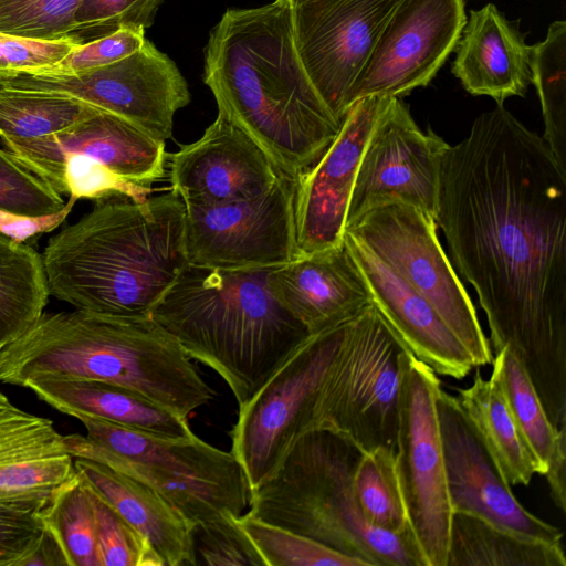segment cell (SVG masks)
Listing matches in <instances>:
<instances>
[{
	"mask_svg": "<svg viewBox=\"0 0 566 566\" xmlns=\"http://www.w3.org/2000/svg\"><path fill=\"white\" fill-rule=\"evenodd\" d=\"M268 285L311 335L340 326L373 304L344 242L272 268Z\"/></svg>",
	"mask_w": 566,
	"mask_h": 566,
	"instance_id": "cell-22",
	"label": "cell"
},
{
	"mask_svg": "<svg viewBox=\"0 0 566 566\" xmlns=\"http://www.w3.org/2000/svg\"><path fill=\"white\" fill-rule=\"evenodd\" d=\"M145 41V30L118 29L77 44L56 65L39 73L72 75L99 69L133 54Z\"/></svg>",
	"mask_w": 566,
	"mask_h": 566,
	"instance_id": "cell-43",
	"label": "cell"
},
{
	"mask_svg": "<svg viewBox=\"0 0 566 566\" xmlns=\"http://www.w3.org/2000/svg\"><path fill=\"white\" fill-rule=\"evenodd\" d=\"M74 474V458L53 422L0 390V503L42 509Z\"/></svg>",
	"mask_w": 566,
	"mask_h": 566,
	"instance_id": "cell-23",
	"label": "cell"
},
{
	"mask_svg": "<svg viewBox=\"0 0 566 566\" xmlns=\"http://www.w3.org/2000/svg\"><path fill=\"white\" fill-rule=\"evenodd\" d=\"M87 490L95 515L98 566H164L143 536L102 497Z\"/></svg>",
	"mask_w": 566,
	"mask_h": 566,
	"instance_id": "cell-37",
	"label": "cell"
},
{
	"mask_svg": "<svg viewBox=\"0 0 566 566\" xmlns=\"http://www.w3.org/2000/svg\"><path fill=\"white\" fill-rule=\"evenodd\" d=\"M353 485L358 507L369 525L415 542L396 472L394 448L380 446L361 452Z\"/></svg>",
	"mask_w": 566,
	"mask_h": 566,
	"instance_id": "cell-32",
	"label": "cell"
},
{
	"mask_svg": "<svg viewBox=\"0 0 566 566\" xmlns=\"http://www.w3.org/2000/svg\"><path fill=\"white\" fill-rule=\"evenodd\" d=\"M170 190L185 206H211L266 192L282 172L242 129L218 113L196 142L167 155Z\"/></svg>",
	"mask_w": 566,
	"mask_h": 566,
	"instance_id": "cell-19",
	"label": "cell"
},
{
	"mask_svg": "<svg viewBox=\"0 0 566 566\" xmlns=\"http://www.w3.org/2000/svg\"><path fill=\"white\" fill-rule=\"evenodd\" d=\"M49 295L42 255L0 234V347L29 328Z\"/></svg>",
	"mask_w": 566,
	"mask_h": 566,
	"instance_id": "cell-29",
	"label": "cell"
},
{
	"mask_svg": "<svg viewBox=\"0 0 566 566\" xmlns=\"http://www.w3.org/2000/svg\"><path fill=\"white\" fill-rule=\"evenodd\" d=\"M202 78L218 113L289 177L312 167L340 128L297 55L289 0L228 9L209 32Z\"/></svg>",
	"mask_w": 566,
	"mask_h": 566,
	"instance_id": "cell-2",
	"label": "cell"
},
{
	"mask_svg": "<svg viewBox=\"0 0 566 566\" xmlns=\"http://www.w3.org/2000/svg\"><path fill=\"white\" fill-rule=\"evenodd\" d=\"M455 53L452 73L472 95L503 105L532 83V45L493 3L470 11Z\"/></svg>",
	"mask_w": 566,
	"mask_h": 566,
	"instance_id": "cell-24",
	"label": "cell"
},
{
	"mask_svg": "<svg viewBox=\"0 0 566 566\" xmlns=\"http://www.w3.org/2000/svg\"><path fill=\"white\" fill-rule=\"evenodd\" d=\"M81 43L72 35L39 39L0 32V75L49 70Z\"/></svg>",
	"mask_w": 566,
	"mask_h": 566,
	"instance_id": "cell-42",
	"label": "cell"
},
{
	"mask_svg": "<svg viewBox=\"0 0 566 566\" xmlns=\"http://www.w3.org/2000/svg\"><path fill=\"white\" fill-rule=\"evenodd\" d=\"M2 144L43 180L64 156L82 155L147 188L164 177L168 155L165 142L101 109L54 135Z\"/></svg>",
	"mask_w": 566,
	"mask_h": 566,
	"instance_id": "cell-20",
	"label": "cell"
},
{
	"mask_svg": "<svg viewBox=\"0 0 566 566\" xmlns=\"http://www.w3.org/2000/svg\"><path fill=\"white\" fill-rule=\"evenodd\" d=\"M447 144L421 130L399 97L376 123L363 151L346 223L376 207L402 202L436 220L440 161Z\"/></svg>",
	"mask_w": 566,
	"mask_h": 566,
	"instance_id": "cell-15",
	"label": "cell"
},
{
	"mask_svg": "<svg viewBox=\"0 0 566 566\" xmlns=\"http://www.w3.org/2000/svg\"><path fill=\"white\" fill-rule=\"evenodd\" d=\"M163 1L81 0L71 35L84 43L123 28L146 30Z\"/></svg>",
	"mask_w": 566,
	"mask_h": 566,
	"instance_id": "cell-39",
	"label": "cell"
},
{
	"mask_svg": "<svg viewBox=\"0 0 566 566\" xmlns=\"http://www.w3.org/2000/svg\"><path fill=\"white\" fill-rule=\"evenodd\" d=\"M41 509L0 503V566H22L40 543Z\"/></svg>",
	"mask_w": 566,
	"mask_h": 566,
	"instance_id": "cell-44",
	"label": "cell"
},
{
	"mask_svg": "<svg viewBox=\"0 0 566 566\" xmlns=\"http://www.w3.org/2000/svg\"><path fill=\"white\" fill-rule=\"evenodd\" d=\"M41 400L76 419H101L154 436L188 439L195 433L184 418L127 387L92 379L46 378L29 382Z\"/></svg>",
	"mask_w": 566,
	"mask_h": 566,
	"instance_id": "cell-26",
	"label": "cell"
},
{
	"mask_svg": "<svg viewBox=\"0 0 566 566\" xmlns=\"http://www.w3.org/2000/svg\"><path fill=\"white\" fill-rule=\"evenodd\" d=\"M271 269L187 264L150 312L190 359L227 382L239 406L312 336L273 296Z\"/></svg>",
	"mask_w": 566,
	"mask_h": 566,
	"instance_id": "cell-5",
	"label": "cell"
},
{
	"mask_svg": "<svg viewBox=\"0 0 566 566\" xmlns=\"http://www.w3.org/2000/svg\"><path fill=\"white\" fill-rule=\"evenodd\" d=\"M76 474L112 506L163 560L164 566H196L193 527L157 491L103 462L74 458Z\"/></svg>",
	"mask_w": 566,
	"mask_h": 566,
	"instance_id": "cell-25",
	"label": "cell"
},
{
	"mask_svg": "<svg viewBox=\"0 0 566 566\" xmlns=\"http://www.w3.org/2000/svg\"><path fill=\"white\" fill-rule=\"evenodd\" d=\"M532 83L544 119L543 139L566 170V21L548 27L546 38L532 45Z\"/></svg>",
	"mask_w": 566,
	"mask_h": 566,
	"instance_id": "cell-34",
	"label": "cell"
},
{
	"mask_svg": "<svg viewBox=\"0 0 566 566\" xmlns=\"http://www.w3.org/2000/svg\"><path fill=\"white\" fill-rule=\"evenodd\" d=\"M446 566H566L562 544L530 538L481 517L453 513Z\"/></svg>",
	"mask_w": 566,
	"mask_h": 566,
	"instance_id": "cell-28",
	"label": "cell"
},
{
	"mask_svg": "<svg viewBox=\"0 0 566 566\" xmlns=\"http://www.w3.org/2000/svg\"><path fill=\"white\" fill-rule=\"evenodd\" d=\"M438 375L411 356L395 447L396 472L424 566H446L452 507L437 412Z\"/></svg>",
	"mask_w": 566,
	"mask_h": 566,
	"instance_id": "cell-11",
	"label": "cell"
},
{
	"mask_svg": "<svg viewBox=\"0 0 566 566\" xmlns=\"http://www.w3.org/2000/svg\"><path fill=\"white\" fill-rule=\"evenodd\" d=\"M70 197L62 209L43 216H25L0 209V234L20 243L60 227L72 211L75 202Z\"/></svg>",
	"mask_w": 566,
	"mask_h": 566,
	"instance_id": "cell-45",
	"label": "cell"
},
{
	"mask_svg": "<svg viewBox=\"0 0 566 566\" xmlns=\"http://www.w3.org/2000/svg\"><path fill=\"white\" fill-rule=\"evenodd\" d=\"M436 223L485 313L492 353H512L565 427L566 170L497 105L444 150Z\"/></svg>",
	"mask_w": 566,
	"mask_h": 566,
	"instance_id": "cell-1",
	"label": "cell"
},
{
	"mask_svg": "<svg viewBox=\"0 0 566 566\" xmlns=\"http://www.w3.org/2000/svg\"><path fill=\"white\" fill-rule=\"evenodd\" d=\"M95 111L65 96L0 86V138L22 142L54 135Z\"/></svg>",
	"mask_w": 566,
	"mask_h": 566,
	"instance_id": "cell-31",
	"label": "cell"
},
{
	"mask_svg": "<svg viewBox=\"0 0 566 566\" xmlns=\"http://www.w3.org/2000/svg\"><path fill=\"white\" fill-rule=\"evenodd\" d=\"M360 453L334 432H306L274 473L251 490L247 513L359 559L365 566H424L412 539L365 521L353 485Z\"/></svg>",
	"mask_w": 566,
	"mask_h": 566,
	"instance_id": "cell-6",
	"label": "cell"
},
{
	"mask_svg": "<svg viewBox=\"0 0 566 566\" xmlns=\"http://www.w3.org/2000/svg\"><path fill=\"white\" fill-rule=\"evenodd\" d=\"M371 303L417 359L437 375L462 379L474 368L472 358L438 312L388 264L361 242L344 233Z\"/></svg>",
	"mask_w": 566,
	"mask_h": 566,
	"instance_id": "cell-21",
	"label": "cell"
},
{
	"mask_svg": "<svg viewBox=\"0 0 566 566\" xmlns=\"http://www.w3.org/2000/svg\"><path fill=\"white\" fill-rule=\"evenodd\" d=\"M296 178L284 174L263 195L186 207L188 264L223 271L275 268L296 256Z\"/></svg>",
	"mask_w": 566,
	"mask_h": 566,
	"instance_id": "cell-13",
	"label": "cell"
},
{
	"mask_svg": "<svg viewBox=\"0 0 566 566\" xmlns=\"http://www.w3.org/2000/svg\"><path fill=\"white\" fill-rule=\"evenodd\" d=\"M60 195H69L75 200H104L113 197L145 201L154 191L127 181L106 166L82 155L64 156L44 177Z\"/></svg>",
	"mask_w": 566,
	"mask_h": 566,
	"instance_id": "cell-36",
	"label": "cell"
},
{
	"mask_svg": "<svg viewBox=\"0 0 566 566\" xmlns=\"http://www.w3.org/2000/svg\"><path fill=\"white\" fill-rule=\"evenodd\" d=\"M304 1H307V0H289L290 4H297V3H302Z\"/></svg>",
	"mask_w": 566,
	"mask_h": 566,
	"instance_id": "cell-47",
	"label": "cell"
},
{
	"mask_svg": "<svg viewBox=\"0 0 566 566\" xmlns=\"http://www.w3.org/2000/svg\"><path fill=\"white\" fill-rule=\"evenodd\" d=\"M39 515L66 566H98L93 504L76 472L55 490Z\"/></svg>",
	"mask_w": 566,
	"mask_h": 566,
	"instance_id": "cell-33",
	"label": "cell"
},
{
	"mask_svg": "<svg viewBox=\"0 0 566 566\" xmlns=\"http://www.w3.org/2000/svg\"><path fill=\"white\" fill-rule=\"evenodd\" d=\"M46 378L120 385L187 419L214 397L180 345L150 315L43 312L2 347L0 381L25 387Z\"/></svg>",
	"mask_w": 566,
	"mask_h": 566,
	"instance_id": "cell-4",
	"label": "cell"
},
{
	"mask_svg": "<svg viewBox=\"0 0 566 566\" xmlns=\"http://www.w3.org/2000/svg\"><path fill=\"white\" fill-rule=\"evenodd\" d=\"M465 21L464 0H400L345 96L346 113L360 98L400 97L428 85Z\"/></svg>",
	"mask_w": 566,
	"mask_h": 566,
	"instance_id": "cell-14",
	"label": "cell"
},
{
	"mask_svg": "<svg viewBox=\"0 0 566 566\" xmlns=\"http://www.w3.org/2000/svg\"><path fill=\"white\" fill-rule=\"evenodd\" d=\"M437 412L452 512L481 517L530 538L562 543L560 528L517 501L458 398L442 387Z\"/></svg>",
	"mask_w": 566,
	"mask_h": 566,
	"instance_id": "cell-18",
	"label": "cell"
},
{
	"mask_svg": "<svg viewBox=\"0 0 566 566\" xmlns=\"http://www.w3.org/2000/svg\"><path fill=\"white\" fill-rule=\"evenodd\" d=\"M412 355L371 304L346 325L311 430L334 432L360 452L380 446L395 449L405 377Z\"/></svg>",
	"mask_w": 566,
	"mask_h": 566,
	"instance_id": "cell-8",
	"label": "cell"
},
{
	"mask_svg": "<svg viewBox=\"0 0 566 566\" xmlns=\"http://www.w3.org/2000/svg\"><path fill=\"white\" fill-rule=\"evenodd\" d=\"M237 521L264 566H365L359 559L248 513L238 516Z\"/></svg>",
	"mask_w": 566,
	"mask_h": 566,
	"instance_id": "cell-35",
	"label": "cell"
},
{
	"mask_svg": "<svg viewBox=\"0 0 566 566\" xmlns=\"http://www.w3.org/2000/svg\"><path fill=\"white\" fill-rule=\"evenodd\" d=\"M494 355L491 375L499 382L527 446L545 473L551 464L566 457V427L557 428L552 423L530 377L512 353L504 348Z\"/></svg>",
	"mask_w": 566,
	"mask_h": 566,
	"instance_id": "cell-30",
	"label": "cell"
},
{
	"mask_svg": "<svg viewBox=\"0 0 566 566\" xmlns=\"http://www.w3.org/2000/svg\"><path fill=\"white\" fill-rule=\"evenodd\" d=\"M81 0H0V32L29 38L69 36Z\"/></svg>",
	"mask_w": 566,
	"mask_h": 566,
	"instance_id": "cell-38",
	"label": "cell"
},
{
	"mask_svg": "<svg viewBox=\"0 0 566 566\" xmlns=\"http://www.w3.org/2000/svg\"><path fill=\"white\" fill-rule=\"evenodd\" d=\"M392 97L371 95L355 102L331 145L312 167L296 178V256L343 244L349 200L363 151Z\"/></svg>",
	"mask_w": 566,
	"mask_h": 566,
	"instance_id": "cell-17",
	"label": "cell"
},
{
	"mask_svg": "<svg viewBox=\"0 0 566 566\" xmlns=\"http://www.w3.org/2000/svg\"><path fill=\"white\" fill-rule=\"evenodd\" d=\"M344 233L361 242L430 303L467 348L474 367L492 363L489 339L439 242L434 219L410 205L391 202L346 223Z\"/></svg>",
	"mask_w": 566,
	"mask_h": 566,
	"instance_id": "cell-9",
	"label": "cell"
},
{
	"mask_svg": "<svg viewBox=\"0 0 566 566\" xmlns=\"http://www.w3.org/2000/svg\"><path fill=\"white\" fill-rule=\"evenodd\" d=\"M238 516L224 515L193 528L197 563L210 566H264L255 547L240 527Z\"/></svg>",
	"mask_w": 566,
	"mask_h": 566,
	"instance_id": "cell-41",
	"label": "cell"
},
{
	"mask_svg": "<svg viewBox=\"0 0 566 566\" xmlns=\"http://www.w3.org/2000/svg\"><path fill=\"white\" fill-rule=\"evenodd\" d=\"M400 0H307L291 4L297 55L342 123L345 96Z\"/></svg>",
	"mask_w": 566,
	"mask_h": 566,
	"instance_id": "cell-16",
	"label": "cell"
},
{
	"mask_svg": "<svg viewBox=\"0 0 566 566\" xmlns=\"http://www.w3.org/2000/svg\"><path fill=\"white\" fill-rule=\"evenodd\" d=\"M348 323V322H347ZM347 323L308 337L243 405L229 431L250 489L270 478L311 431L317 400Z\"/></svg>",
	"mask_w": 566,
	"mask_h": 566,
	"instance_id": "cell-10",
	"label": "cell"
},
{
	"mask_svg": "<svg viewBox=\"0 0 566 566\" xmlns=\"http://www.w3.org/2000/svg\"><path fill=\"white\" fill-rule=\"evenodd\" d=\"M64 205L62 195L0 148V209L35 217L59 211Z\"/></svg>",
	"mask_w": 566,
	"mask_h": 566,
	"instance_id": "cell-40",
	"label": "cell"
},
{
	"mask_svg": "<svg viewBox=\"0 0 566 566\" xmlns=\"http://www.w3.org/2000/svg\"><path fill=\"white\" fill-rule=\"evenodd\" d=\"M0 86L76 99L119 116L165 143L172 135L175 114L191 101L175 62L147 39L133 54L99 69L72 75H0Z\"/></svg>",
	"mask_w": 566,
	"mask_h": 566,
	"instance_id": "cell-12",
	"label": "cell"
},
{
	"mask_svg": "<svg viewBox=\"0 0 566 566\" xmlns=\"http://www.w3.org/2000/svg\"><path fill=\"white\" fill-rule=\"evenodd\" d=\"M42 262L50 295L74 308L149 316L188 264L185 203L171 190L99 200L49 240Z\"/></svg>",
	"mask_w": 566,
	"mask_h": 566,
	"instance_id": "cell-3",
	"label": "cell"
},
{
	"mask_svg": "<svg viewBox=\"0 0 566 566\" xmlns=\"http://www.w3.org/2000/svg\"><path fill=\"white\" fill-rule=\"evenodd\" d=\"M470 386L457 389L458 401L510 485H527L544 469L527 446L493 375L476 367Z\"/></svg>",
	"mask_w": 566,
	"mask_h": 566,
	"instance_id": "cell-27",
	"label": "cell"
},
{
	"mask_svg": "<svg viewBox=\"0 0 566 566\" xmlns=\"http://www.w3.org/2000/svg\"><path fill=\"white\" fill-rule=\"evenodd\" d=\"M1 349H2V347H0V354H1Z\"/></svg>",
	"mask_w": 566,
	"mask_h": 566,
	"instance_id": "cell-48",
	"label": "cell"
},
{
	"mask_svg": "<svg viewBox=\"0 0 566 566\" xmlns=\"http://www.w3.org/2000/svg\"><path fill=\"white\" fill-rule=\"evenodd\" d=\"M31 565H66L57 544L45 530L40 543L22 563V566Z\"/></svg>",
	"mask_w": 566,
	"mask_h": 566,
	"instance_id": "cell-46",
	"label": "cell"
},
{
	"mask_svg": "<svg viewBox=\"0 0 566 566\" xmlns=\"http://www.w3.org/2000/svg\"><path fill=\"white\" fill-rule=\"evenodd\" d=\"M78 420L86 436H64L73 458L103 462L157 491L195 528L249 505L250 485L232 454L196 434L175 439L136 431L101 419Z\"/></svg>",
	"mask_w": 566,
	"mask_h": 566,
	"instance_id": "cell-7",
	"label": "cell"
}]
</instances>
